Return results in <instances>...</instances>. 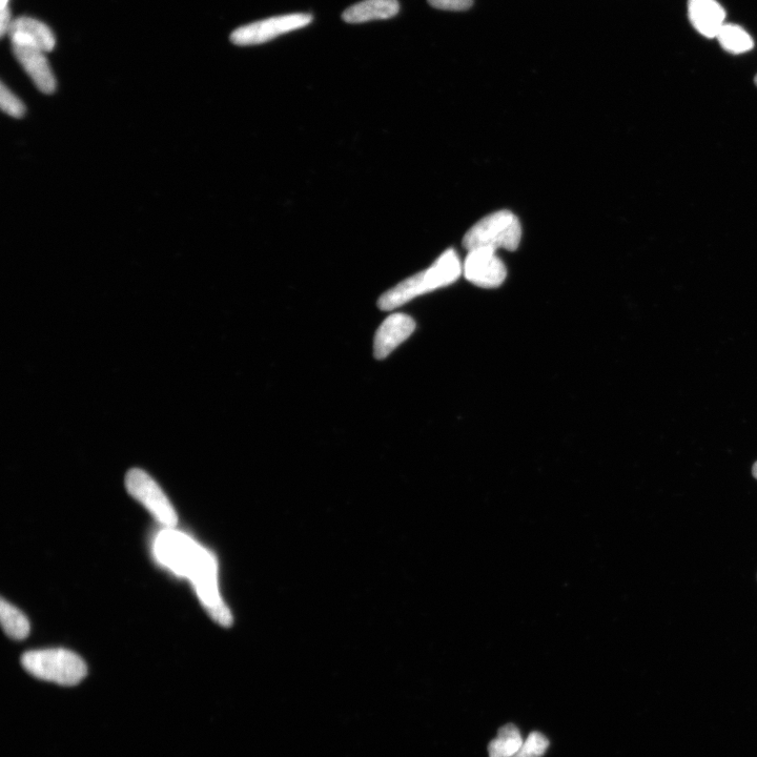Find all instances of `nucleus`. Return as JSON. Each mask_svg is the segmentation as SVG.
I'll use <instances>...</instances> for the list:
<instances>
[{
    "label": "nucleus",
    "mask_w": 757,
    "mask_h": 757,
    "mask_svg": "<svg viewBox=\"0 0 757 757\" xmlns=\"http://www.w3.org/2000/svg\"><path fill=\"white\" fill-rule=\"evenodd\" d=\"M158 562L177 576L188 578L209 615L218 624L229 627L233 619L223 603L217 585V563L207 549L174 528L163 530L154 544Z\"/></svg>",
    "instance_id": "obj_1"
},
{
    "label": "nucleus",
    "mask_w": 757,
    "mask_h": 757,
    "mask_svg": "<svg viewBox=\"0 0 757 757\" xmlns=\"http://www.w3.org/2000/svg\"><path fill=\"white\" fill-rule=\"evenodd\" d=\"M463 274V264L454 249L445 251L427 270L403 280L384 293L378 301L380 310L394 311L415 298L456 282Z\"/></svg>",
    "instance_id": "obj_2"
},
{
    "label": "nucleus",
    "mask_w": 757,
    "mask_h": 757,
    "mask_svg": "<svg viewBox=\"0 0 757 757\" xmlns=\"http://www.w3.org/2000/svg\"><path fill=\"white\" fill-rule=\"evenodd\" d=\"M22 665L33 677L61 686H75L88 673L84 660L66 649L26 652L22 657Z\"/></svg>",
    "instance_id": "obj_3"
},
{
    "label": "nucleus",
    "mask_w": 757,
    "mask_h": 757,
    "mask_svg": "<svg viewBox=\"0 0 757 757\" xmlns=\"http://www.w3.org/2000/svg\"><path fill=\"white\" fill-rule=\"evenodd\" d=\"M522 227L519 218L510 211L502 210L479 220L465 234L464 248L467 251L489 249L510 252L519 248Z\"/></svg>",
    "instance_id": "obj_4"
},
{
    "label": "nucleus",
    "mask_w": 757,
    "mask_h": 757,
    "mask_svg": "<svg viewBox=\"0 0 757 757\" xmlns=\"http://www.w3.org/2000/svg\"><path fill=\"white\" fill-rule=\"evenodd\" d=\"M312 22L313 16L305 13L275 16L236 29L231 34V42L241 47L262 45L283 34L305 28Z\"/></svg>",
    "instance_id": "obj_5"
},
{
    "label": "nucleus",
    "mask_w": 757,
    "mask_h": 757,
    "mask_svg": "<svg viewBox=\"0 0 757 757\" xmlns=\"http://www.w3.org/2000/svg\"><path fill=\"white\" fill-rule=\"evenodd\" d=\"M126 485L129 494L145 506L155 519L174 528L178 523L176 510L160 486L141 469H132L127 475Z\"/></svg>",
    "instance_id": "obj_6"
},
{
    "label": "nucleus",
    "mask_w": 757,
    "mask_h": 757,
    "mask_svg": "<svg viewBox=\"0 0 757 757\" xmlns=\"http://www.w3.org/2000/svg\"><path fill=\"white\" fill-rule=\"evenodd\" d=\"M466 280L479 288L496 289L506 280L507 270L496 251L475 249L468 251L463 263Z\"/></svg>",
    "instance_id": "obj_7"
},
{
    "label": "nucleus",
    "mask_w": 757,
    "mask_h": 757,
    "mask_svg": "<svg viewBox=\"0 0 757 757\" xmlns=\"http://www.w3.org/2000/svg\"><path fill=\"white\" fill-rule=\"evenodd\" d=\"M416 330L415 320L406 314L396 313L380 325L374 340V355L383 360L406 341Z\"/></svg>",
    "instance_id": "obj_8"
},
{
    "label": "nucleus",
    "mask_w": 757,
    "mask_h": 757,
    "mask_svg": "<svg viewBox=\"0 0 757 757\" xmlns=\"http://www.w3.org/2000/svg\"><path fill=\"white\" fill-rule=\"evenodd\" d=\"M13 46L31 47L44 52L52 51L56 40L51 29L39 20L19 17L11 23L8 31Z\"/></svg>",
    "instance_id": "obj_9"
},
{
    "label": "nucleus",
    "mask_w": 757,
    "mask_h": 757,
    "mask_svg": "<svg viewBox=\"0 0 757 757\" xmlns=\"http://www.w3.org/2000/svg\"><path fill=\"white\" fill-rule=\"evenodd\" d=\"M13 53L39 91L46 94L55 91L56 79L44 51L31 47L13 46Z\"/></svg>",
    "instance_id": "obj_10"
},
{
    "label": "nucleus",
    "mask_w": 757,
    "mask_h": 757,
    "mask_svg": "<svg viewBox=\"0 0 757 757\" xmlns=\"http://www.w3.org/2000/svg\"><path fill=\"white\" fill-rule=\"evenodd\" d=\"M688 14L695 30L707 38H716L726 24L725 9L716 0H689Z\"/></svg>",
    "instance_id": "obj_11"
},
{
    "label": "nucleus",
    "mask_w": 757,
    "mask_h": 757,
    "mask_svg": "<svg viewBox=\"0 0 757 757\" xmlns=\"http://www.w3.org/2000/svg\"><path fill=\"white\" fill-rule=\"evenodd\" d=\"M400 11L398 0H363L342 14L347 24H364L373 20H383L395 17Z\"/></svg>",
    "instance_id": "obj_12"
},
{
    "label": "nucleus",
    "mask_w": 757,
    "mask_h": 757,
    "mask_svg": "<svg viewBox=\"0 0 757 757\" xmlns=\"http://www.w3.org/2000/svg\"><path fill=\"white\" fill-rule=\"evenodd\" d=\"M524 740L519 728L514 724L503 726L497 738L488 746L489 757H513L521 749Z\"/></svg>",
    "instance_id": "obj_13"
},
{
    "label": "nucleus",
    "mask_w": 757,
    "mask_h": 757,
    "mask_svg": "<svg viewBox=\"0 0 757 757\" xmlns=\"http://www.w3.org/2000/svg\"><path fill=\"white\" fill-rule=\"evenodd\" d=\"M0 619L7 636L14 640H24L29 636L30 623L24 613L2 599Z\"/></svg>",
    "instance_id": "obj_14"
},
{
    "label": "nucleus",
    "mask_w": 757,
    "mask_h": 757,
    "mask_svg": "<svg viewBox=\"0 0 757 757\" xmlns=\"http://www.w3.org/2000/svg\"><path fill=\"white\" fill-rule=\"evenodd\" d=\"M716 38L723 49L735 55L749 52L754 47L750 34L736 25L725 24Z\"/></svg>",
    "instance_id": "obj_15"
},
{
    "label": "nucleus",
    "mask_w": 757,
    "mask_h": 757,
    "mask_svg": "<svg viewBox=\"0 0 757 757\" xmlns=\"http://www.w3.org/2000/svg\"><path fill=\"white\" fill-rule=\"evenodd\" d=\"M549 747L547 736L540 731L531 732L521 749L513 757H542Z\"/></svg>",
    "instance_id": "obj_16"
},
{
    "label": "nucleus",
    "mask_w": 757,
    "mask_h": 757,
    "mask_svg": "<svg viewBox=\"0 0 757 757\" xmlns=\"http://www.w3.org/2000/svg\"><path fill=\"white\" fill-rule=\"evenodd\" d=\"M0 105L2 110L15 118L24 116L26 108L22 101H20L4 84L0 89Z\"/></svg>",
    "instance_id": "obj_17"
},
{
    "label": "nucleus",
    "mask_w": 757,
    "mask_h": 757,
    "mask_svg": "<svg viewBox=\"0 0 757 757\" xmlns=\"http://www.w3.org/2000/svg\"><path fill=\"white\" fill-rule=\"evenodd\" d=\"M428 4L444 11H465L473 6L474 0H428Z\"/></svg>",
    "instance_id": "obj_18"
},
{
    "label": "nucleus",
    "mask_w": 757,
    "mask_h": 757,
    "mask_svg": "<svg viewBox=\"0 0 757 757\" xmlns=\"http://www.w3.org/2000/svg\"><path fill=\"white\" fill-rule=\"evenodd\" d=\"M10 17V9H3L2 14H0V34H2V36H4L9 31L10 25L12 23Z\"/></svg>",
    "instance_id": "obj_19"
},
{
    "label": "nucleus",
    "mask_w": 757,
    "mask_h": 757,
    "mask_svg": "<svg viewBox=\"0 0 757 757\" xmlns=\"http://www.w3.org/2000/svg\"><path fill=\"white\" fill-rule=\"evenodd\" d=\"M0 4H2V10L9 8V0H0Z\"/></svg>",
    "instance_id": "obj_20"
},
{
    "label": "nucleus",
    "mask_w": 757,
    "mask_h": 757,
    "mask_svg": "<svg viewBox=\"0 0 757 757\" xmlns=\"http://www.w3.org/2000/svg\"><path fill=\"white\" fill-rule=\"evenodd\" d=\"M752 474L753 477L757 480V462L753 465Z\"/></svg>",
    "instance_id": "obj_21"
},
{
    "label": "nucleus",
    "mask_w": 757,
    "mask_h": 757,
    "mask_svg": "<svg viewBox=\"0 0 757 757\" xmlns=\"http://www.w3.org/2000/svg\"><path fill=\"white\" fill-rule=\"evenodd\" d=\"M754 81H755V85L757 87V75L755 76V80Z\"/></svg>",
    "instance_id": "obj_22"
}]
</instances>
